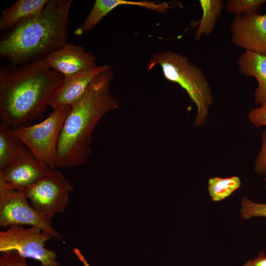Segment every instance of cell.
Returning a JSON list of instances; mask_svg holds the SVG:
<instances>
[{
	"mask_svg": "<svg viewBox=\"0 0 266 266\" xmlns=\"http://www.w3.org/2000/svg\"><path fill=\"white\" fill-rule=\"evenodd\" d=\"M0 266H28L26 258L15 251L1 253Z\"/></svg>",
	"mask_w": 266,
	"mask_h": 266,
	"instance_id": "44dd1931",
	"label": "cell"
},
{
	"mask_svg": "<svg viewBox=\"0 0 266 266\" xmlns=\"http://www.w3.org/2000/svg\"><path fill=\"white\" fill-rule=\"evenodd\" d=\"M199 2L202 15L195 33L196 40L203 35H209L212 33L224 6V1L222 0H200Z\"/></svg>",
	"mask_w": 266,
	"mask_h": 266,
	"instance_id": "2e32d148",
	"label": "cell"
},
{
	"mask_svg": "<svg viewBox=\"0 0 266 266\" xmlns=\"http://www.w3.org/2000/svg\"><path fill=\"white\" fill-rule=\"evenodd\" d=\"M148 65V71L160 66L166 80L178 84L186 91L197 107L194 125L203 126L209 117L214 99L202 70L187 57L171 50L153 54Z\"/></svg>",
	"mask_w": 266,
	"mask_h": 266,
	"instance_id": "277c9868",
	"label": "cell"
},
{
	"mask_svg": "<svg viewBox=\"0 0 266 266\" xmlns=\"http://www.w3.org/2000/svg\"><path fill=\"white\" fill-rule=\"evenodd\" d=\"M45 58L47 66L67 77L95 67L97 58L80 45L66 43Z\"/></svg>",
	"mask_w": 266,
	"mask_h": 266,
	"instance_id": "30bf717a",
	"label": "cell"
},
{
	"mask_svg": "<svg viewBox=\"0 0 266 266\" xmlns=\"http://www.w3.org/2000/svg\"><path fill=\"white\" fill-rule=\"evenodd\" d=\"M265 182H266L265 188H266V177H265Z\"/></svg>",
	"mask_w": 266,
	"mask_h": 266,
	"instance_id": "d4e9b609",
	"label": "cell"
},
{
	"mask_svg": "<svg viewBox=\"0 0 266 266\" xmlns=\"http://www.w3.org/2000/svg\"><path fill=\"white\" fill-rule=\"evenodd\" d=\"M73 189L71 184L59 170L50 168L25 193L34 209L51 221L55 214L64 211Z\"/></svg>",
	"mask_w": 266,
	"mask_h": 266,
	"instance_id": "52a82bcc",
	"label": "cell"
},
{
	"mask_svg": "<svg viewBox=\"0 0 266 266\" xmlns=\"http://www.w3.org/2000/svg\"><path fill=\"white\" fill-rule=\"evenodd\" d=\"M73 251L77 258L83 264L84 266H91L78 249L74 248Z\"/></svg>",
	"mask_w": 266,
	"mask_h": 266,
	"instance_id": "cb8c5ba5",
	"label": "cell"
},
{
	"mask_svg": "<svg viewBox=\"0 0 266 266\" xmlns=\"http://www.w3.org/2000/svg\"><path fill=\"white\" fill-rule=\"evenodd\" d=\"M253 169L257 174L266 176V130L262 133V146L255 160Z\"/></svg>",
	"mask_w": 266,
	"mask_h": 266,
	"instance_id": "ffe728a7",
	"label": "cell"
},
{
	"mask_svg": "<svg viewBox=\"0 0 266 266\" xmlns=\"http://www.w3.org/2000/svg\"><path fill=\"white\" fill-rule=\"evenodd\" d=\"M247 118L256 127L266 126V104L251 109L248 113Z\"/></svg>",
	"mask_w": 266,
	"mask_h": 266,
	"instance_id": "7402d4cb",
	"label": "cell"
},
{
	"mask_svg": "<svg viewBox=\"0 0 266 266\" xmlns=\"http://www.w3.org/2000/svg\"><path fill=\"white\" fill-rule=\"evenodd\" d=\"M266 0H230L226 4L227 11L237 15L257 13Z\"/></svg>",
	"mask_w": 266,
	"mask_h": 266,
	"instance_id": "ac0fdd59",
	"label": "cell"
},
{
	"mask_svg": "<svg viewBox=\"0 0 266 266\" xmlns=\"http://www.w3.org/2000/svg\"><path fill=\"white\" fill-rule=\"evenodd\" d=\"M70 109L69 106L55 108L39 123L12 129L37 160L47 167L56 168L59 138Z\"/></svg>",
	"mask_w": 266,
	"mask_h": 266,
	"instance_id": "5b68a950",
	"label": "cell"
},
{
	"mask_svg": "<svg viewBox=\"0 0 266 266\" xmlns=\"http://www.w3.org/2000/svg\"><path fill=\"white\" fill-rule=\"evenodd\" d=\"M49 169L29 150L21 158L0 169V181L8 188L25 192Z\"/></svg>",
	"mask_w": 266,
	"mask_h": 266,
	"instance_id": "8fae6325",
	"label": "cell"
},
{
	"mask_svg": "<svg viewBox=\"0 0 266 266\" xmlns=\"http://www.w3.org/2000/svg\"><path fill=\"white\" fill-rule=\"evenodd\" d=\"M240 216L243 220L252 217H266V203L254 202L247 197L242 198Z\"/></svg>",
	"mask_w": 266,
	"mask_h": 266,
	"instance_id": "d6986e66",
	"label": "cell"
},
{
	"mask_svg": "<svg viewBox=\"0 0 266 266\" xmlns=\"http://www.w3.org/2000/svg\"><path fill=\"white\" fill-rule=\"evenodd\" d=\"M52 235L38 228L13 225L0 232V251H15L24 258L40 262L41 266H61L54 250L45 248Z\"/></svg>",
	"mask_w": 266,
	"mask_h": 266,
	"instance_id": "8992f818",
	"label": "cell"
},
{
	"mask_svg": "<svg viewBox=\"0 0 266 266\" xmlns=\"http://www.w3.org/2000/svg\"><path fill=\"white\" fill-rule=\"evenodd\" d=\"M243 266H266V255L261 252L254 259L248 260Z\"/></svg>",
	"mask_w": 266,
	"mask_h": 266,
	"instance_id": "603a6c76",
	"label": "cell"
},
{
	"mask_svg": "<svg viewBox=\"0 0 266 266\" xmlns=\"http://www.w3.org/2000/svg\"><path fill=\"white\" fill-rule=\"evenodd\" d=\"M240 178L236 176L228 178L213 177L208 182V191L212 200L219 201L229 197L241 186Z\"/></svg>",
	"mask_w": 266,
	"mask_h": 266,
	"instance_id": "e0dca14e",
	"label": "cell"
},
{
	"mask_svg": "<svg viewBox=\"0 0 266 266\" xmlns=\"http://www.w3.org/2000/svg\"><path fill=\"white\" fill-rule=\"evenodd\" d=\"M239 72L254 77L258 86L254 92V101L258 105L266 104V55L245 51L237 61Z\"/></svg>",
	"mask_w": 266,
	"mask_h": 266,
	"instance_id": "4fadbf2b",
	"label": "cell"
},
{
	"mask_svg": "<svg viewBox=\"0 0 266 266\" xmlns=\"http://www.w3.org/2000/svg\"><path fill=\"white\" fill-rule=\"evenodd\" d=\"M71 0H49L38 14L20 23L0 39V58L19 65L45 57L67 43Z\"/></svg>",
	"mask_w": 266,
	"mask_h": 266,
	"instance_id": "3957f363",
	"label": "cell"
},
{
	"mask_svg": "<svg viewBox=\"0 0 266 266\" xmlns=\"http://www.w3.org/2000/svg\"><path fill=\"white\" fill-rule=\"evenodd\" d=\"M231 31L234 45L266 55V13L235 15Z\"/></svg>",
	"mask_w": 266,
	"mask_h": 266,
	"instance_id": "9c48e42d",
	"label": "cell"
},
{
	"mask_svg": "<svg viewBox=\"0 0 266 266\" xmlns=\"http://www.w3.org/2000/svg\"><path fill=\"white\" fill-rule=\"evenodd\" d=\"M112 68L100 72L72 106L63 125L57 146L56 168L83 165L91 153L93 131L107 113L118 107L110 91Z\"/></svg>",
	"mask_w": 266,
	"mask_h": 266,
	"instance_id": "7a4b0ae2",
	"label": "cell"
},
{
	"mask_svg": "<svg viewBox=\"0 0 266 266\" xmlns=\"http://www.w3.org/2000/svg\"><path fill=\"white\" fill-rule=\"evenodd\" d=\"M49 0H18L4 9L0 17V30L5 32L39 14Z\"/></svg>",
	"mask_w": 266,
	"mask_h": 266,
	"instance_id": "5bb4252c",
	"label": "cell"
},
{
	"mask_svg": "<svg viewBox=\"0 0 266 266\" xmlns=\"http://www.w3.org/2000/svg\"><path fill=\"white\" fill-rule=\"evenodd\" d=\"M64 76L44 57L19 65L0 66V123L11 129L42 119Z\"/></svg>",
	"mask_w": 266,
	"mask_h": 266,
	"instance_id": "6da1fadb",
	"label": "cell"
},
{
	"mask_svg": "<svg viewBox=\"0 0 266 266\" xmlns=\"http://www.w3.org/2000/svg\"><path fill=\"white\" fill-rule=\"evenodd\" d=\"M28 151L12 129L0 123V169L20 159Z\"/></svg>",
	"mask_w": 266,
	"mask_h": 266,
	"instance_id": "9a60e30c",
	"label": "cell"
},
{
	"mask_svg": "<svg viewBox=\"0 0 266 266\" xmlns=\"http://www.w3.org/2000/svg\"><path fill=\"white\" fill-rule=\"evenodd\" d=\"M111 67L103 64L64 77L62 83L52 97L50 106L53 109L62 106H72L83 95L97 75Z\"/></svg>",
	"mask_w": 266,
	"mask_h": 266,
	"instance_id": "7c38bea8",
	"label": "cell"
},
{
	"mask_svg": "<svg viewBox=\"0 0 266 266\" xmlns=\"http://www.w3.org/2000/svg\"><path fill=\"white\" fill-rule=\"evenodd\" d=\"M28 225L50 234L57 241L63 235L38 213L28 201L25 192L11 189L0 181V227Z\"/></svg>",
	"mask_w": 266,
	"mask_h": 266,
	"instance_id": "ba28073f",
	"label": "cell"
}]
</instances>
